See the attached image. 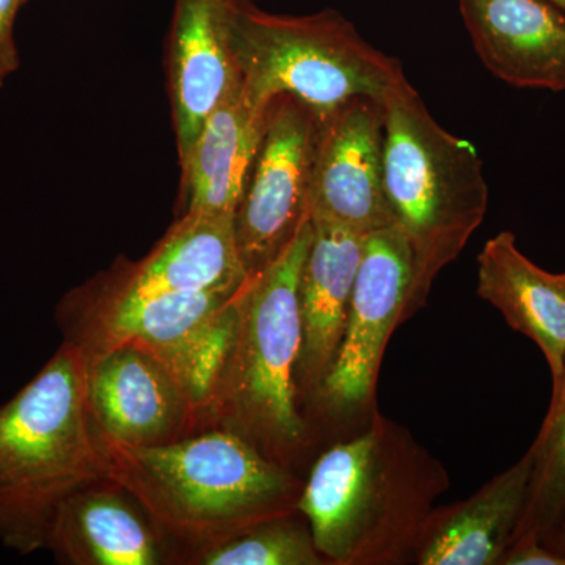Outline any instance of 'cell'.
Here are the masks:
<instances>
[{
	"label": "cell",
	"instance_id": "6da1fadb",
	"mask_svg": "<svg viewBox=\"0 0 565 565\" xmlns=\"http://www.w3.org/2000/svg\"><path fill=\"white\" fill-rule=\"evenodd\" d=\"M109 473L88 403L87 355L66 341L0 405V541L20 555L44 548L61 505Z\"/></svg>",
	"mask_w": 565,
	"mask_h": 565
},
{
	"label": "cell",
	"instance_id": "7a4b0ae2",
	"mask_svg": "<svg viewBox=\"0 0 565 565\" xmlns=\"http://www.w3.org/2000/svg\"><path fill=\"white\" fill-rule=\"evenodd\" d=\"M384 114L386 204L414 256L407 318L484 221L490 192L475 145L446 131L407 77L385 96Z\"/></svg>",
	"mask_w": 565,
	"mask_h": 565
},
{
	"label": "cell",
	"instance_id": "3957f363",
	"mask_svg": "<svg viewBox=\"0 0 565 565\" xmlns=\"http://www.w3.org/2000/svg\"><path fill=\"white\" fill-rule=\"evenodd\" d=\"M104 444L111 481L163 531L207 548L255 526L291 493L289 475L232 433L154 446Z\"/></svg>",
	"mask_w": 565,
	"mask_h": 565
},
{
	"label": "cell",
	"instance_id": "277c9868",
	"mask_svg": "<svg viewBox=\"0 0 565 565\" xmlns=\"http://www.w3.org/2000/svg\"><path fill=\"white\" fill-rule=\"evenodd\" d=\"M222 14L244 95L259 109L289 95L323 122L352 99L384 103L405 76L403 63L375 50L340 11L289 17L222 0Z\"/></svg>",
	"mask_w": 565,
	"mask_h": 565
},
{
	"label": "cell",
	"instance_id": "5b68a950",
	"mask_svg": "<svg viewBox=\"0 0 565 565\" xmlns=\"http://www.w3.org/2000/svg\"><path fill=\"white\" fill-rule=\"evenodd\" d=\"M311 237L308 221L269 266L245 280L217 405H228L245 426L286 444L303 434L294 374L303 348L300 278Z\"/></svg>",
	"mask_w": 565,
	"mask_h": 565
},
{
	"label": "cell",
	"instance_id": "8992f818",
	"mask_svg": "<svg viewBox=\"0 0 565 565\" xmlns=\"http://www.w3.org/2000/svg\"><path fill=\"white\" fill-rule=\"evenodd\" d=\"M241 291L93 300L85 333L71 334L68 341L85 355L121 344L141 349L161 363L199 415L217 408L239 322Z\"/></svg>",
	"mask_w": 565,
	"mask_h": 565
},
{
	"label": "cell",
	"instance_id": "52a82bcc",
	"mask_svg": "<svg viewBox=\"0 0 565 565\" xmlns=\"http://www.w3.org/2000/svg\"><path fill=\"white\" fill-rule=\"evenodd\" d=\"M319 132L313 111L292 96H277L267 107L262 143L234 214L247 277L269 266L310 221Z\"/></svg>",
	"mask_w": 565,
	"mask_h": 565
},
{
	"label": "cell",
	"instance_id": "ba28073f",
	"mask_svg": "<svg viewBox=\"0 0 565 565\" xmlns=\"http://www.w3.org/2000/svg\"><path fill=\"white\" fill-rule=\"evenodd\" d=\"M412 282L414 256L403 232L388 225L367 233L343 340L323 377L332 403L351 407L370 399L386 341L405 318Z\"/></svg>",
	"mask_w": 565,
	"mask_h": 565
},
{
	"label": "cell",
	"instance_id": "9c48e42d",
	"mask_svg": "<svg viewBox=\"0 0 565 565\" xmlns=\"http://www.w3.org/2000/svg\"><path fill=\"white\" fill-rule=\"evenodd\" d=\"M384 103L356 98L321 122L311 215L360 234L393 225L384 191Z\"/></svg>",
	"mask_w": 565,
	"mask_h": 565
},
{
	"label": "cell",
	"instance_id": "30bf717a",
	"mask_svg": "<svg viewBox=\"0 0 565 565\" xmlns=\"http://www.w3.org/2000/svg\"><path fill=\"white\" fill-rule=\"evenodd\" d=\"M87 393L99 434L109 444H169L193 418L161 363L129 344L87 355Z\"/></svg>",
	"mask_w": 565,
	"mask_h": 565
},
{
	"label": "cell",
	"instance_id": "8fae6325",
	"mask_svg": "<svg viewBox=\"0 0 565 565\" xmlns=\"http://www.w3.org/2000/svg\"><path fill=\"white\" fill-rule=\"evenodd\" d=\"M476 55L497 79L565 92V10L553 0H459Z\"/></svg>",
	"mask_w": 565,
	"mask_h": 565
},
{
	"label": "cell",
	"instance_id": "7c38bea8",
	"mask_svg": "<svg viewBox=\"0 0 565 565\" xmlns=\"http://www.w3.org/2000/svg\"><path fill=\"white\" fill-rule=\"evenodd\" d=\"M245 280L234 215L184 212L147 258L117 270L93 300L237 291Z\"/></svg>",
	"mask_w": 565,
	"mask_h": 565
},
{
	"label": "cell",
	"instance_id": "4fadbf2b",
	"mask_svg": "<svg viewBox=\"0 0 565 565\" xmlns=\"http://www.w3.org/2000/svg\"><path fill=\"white\" fill-rule=\"evenodd\" d=\"M169 74L182 163L212 111L243 85L226 36L222 0H177Z\"/></svg>",
	"mask_w": 565,
	"mask_h": 565
},
{
	"label": "cell",
	"instance_id": "5bb4252c",
	"mask_svg": "<svg viewBox=\"0 0 565 565\" xmlns=\"http://www.w3.org/2000/svg\"><path fill=\"white\" fill-rule=\"evenodd\" d=\"M478 294L544 353L553 381L565 371V273L542 269L501 232L478 256Z\"/></svg>",
	"mask_w": 565,
	"mask_h": 565
},
{
	"label": "cell",
	"instance_id": "9a60e30c",
	"mask_svg": "<svg viewBox=\"0 0 565 565\" xmlns=\"http://www.w3.org/2000/svg\"><path fill=\"white\" fill-rule=\"evenodd\" d=\"M381 479V445L374 433L333 446L321 456L299 500L319 555L344 561L363 539Z\"/></svg>",
	"mask_w": 565,
	"mask_h": 565
},
{
	"label": "cell",
	"instance_id": "2e32d148",
	"mask_svg": "<svg viewBox=\"0 0 565 565\" xmlns=\"http://www.w3.org/2000/svg\"><path fill=\"white\" fill-rule=\"evenodd\" d=\"M128 497L111 479L71 494L52 522L44 548L77 565L161 563L158 535Z\"/></svg>",
	"mask_w": 565,
	"mask_h": 565
},
{
	"label": "cell",
	"instance_id": "e0dca14e",
	"mask_svg": "<svg viewBox=\"0 0 565 565\" xmlns=\"http://www.w3.org/2000/svg\"><path fill=\"white\" fill-rule=\"evenodd\" d=\"M266 117L267 109L253 106L243 85L212 111L181 163L184 212L236 214Z\"/></svg>",
	"mask_w": 565,
	"mask_h": 565
},
{
	"label": "cell",
	"instance_id": "ac0fdd59",
	"mask_svg": "<svg viewBox=\"0 0 565 565\" xmlns=\"http://www.w3.org/2000/svg\"><path fill=\"white\" fill-rule=\"evenodd\" d=\"M310 221L313 237L300 278L303 348L297 370L323 381L343 340L366 234Z\"/></svg>",
	"mask_w": 565,
	"mask_h": 565
},
{
	"label": "cell",
	"instance_id": "d6986e66",
	"mask_svg": "<svg viewBox=\"0 0 565 565\" xmlns=\"http://www.w3.org/2000/svg\"><path fill=\"white\" fill-rule=\"evenodd\" d=\"M533 452L456 508L423 546V565H492L511 545L525 509Z\"/></svg>",
	"mask_w": 565,
	"mask_h": 565
},
{
	"label": "cell",
	"instance_id": "ffe728a7",
	"mask_svg": "<svg viewBox=\"0 0 565 565\" xmlns=\"http://www.w3.org/2000/svg\"><path fill=\"white\" fill-rule=\"evenodd\" d=\"M530 449L533 468L526 503L511 545L525 539L544 541L565 509V371L553 381L548 414Z\"/></svg>",
	"mask_w": 565,
	"mask_h": 565
},
{
	"label": "cell",
	"instance_id": "44dd1931",
	"mask_svg": "<svg viewBox=\"0 0 565 565\" xmlns=\"http://www.w3.org/2000/svg\"><path fill=\"white\" fill-rule=\"evenodd\" d=\"M311 534L286 522L255 525L228 541L204 550V565L321 564Z\"/></svg>",
	"mask_w": 565,
	"mask_h": 565
},
{
	"label": "cell",
	"instance_id": "7402d4cb",
	"mask_svg": "<svg viewBox=\"0 0 565 565\" xmlns=\"http://www.w3.org/2000/svg\"><path fill=\"white\" fill-rule=\"evenodd\" d=\"M28 0H0V88L20 68V55L14 43V21Z\"/></svg>",
	"mask_w": 565,
	"mask_h": 565
},
{
	"label": "cell",
	"instance_id": "603a6c76",
	"mask_svg": "<svg viewBox=\"0 0 565 565\" xmlns=\"http://www.w3.org/2000/svg\"><path fill=\"white\" fill-rule=\"evenodd\" d=\"M504 565H565V557L552 552L537 539L516 541L505 550L500 563Z\"/></svg>",
	"mask_w": 565,
	"mask_h": 565
},
{
	"label": "cell",
	"instance_id": "cb8c5ba5",
	"mask_svg": "<svg viewBox=\"0 0 565 565\" xmlns=\"http://www.w3.org/2000/svg\"><path fill=\"white\" fill-rule=\"evenodd\" d=\"M544 544L548 546L552 552L565 557V509L561 515L559 522L550 531L548 535L544 539Z\"/></svg>",
	"mask_w": 565,
	"mask_h": 565
},
{
	"label": "cell",
	"instance_id": "d4e9b609",
	"mask_svg": "<svg viewBox=\"0 0 565 565\" xmlns=\"http://www.w3.org/2000/svg\"><path fill=\"white\" fill-rule=\"evenodd\" d=\"M553 2L557 3V6L563 7L565 10V0H553Z\"/></svg>",
	"mask_w": 565,
	"mask_h": 565
}]
</instances>
